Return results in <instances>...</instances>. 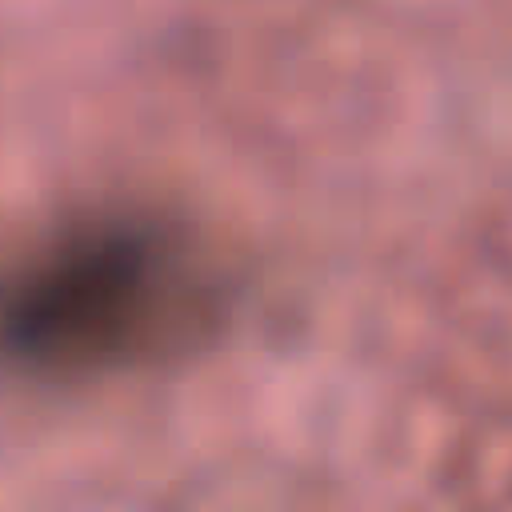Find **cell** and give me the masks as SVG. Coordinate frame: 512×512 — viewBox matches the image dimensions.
Instances as JSON below:
<instances>
[{
    "label": "cell",
    "mask_w": 512,
    "mask_h": 512,
    "mask_svg": "<svg viewBox=\"0 0 512 512\" xmlns=\"http://www.w3.org/2000/svg\"><path fill=\"white\" fill-rule=\"evenodd\" d=\"M176 264L136 228L68 240L0 288V352L36 368H76L124 352L156 328Z\"/></svg>",
    "instance_id": "6da1fadb"
},
{
    "label": "cell",
    "mask_w": 512,
    "mask_h": 512,
    "mask_svg": "<svg viewBox=\"0 0 512 512\" xmlns=\"http://www.w3.org/2000/svg\"><path fill=\"white\" fill-rule=\"evenodd\" d=\"M480 364H496L504 380H512V296H492L480 308Z\"/></svg>",
    "instance_id": "3957f363"
},
{
    "label": "cell",
    "mask_w": 512,
    "mask_h": 512,
    "mask_svg": "<svg viewBox=\"0 0 512 512\" xmlns=\"http://www.w3.org/2000/svg\"><path fill=\"white\" fill-rule=\"evenodd\" d=\"M476 492L496 512H512V424L496 428L484 440L480 468H476Z\"/></svg>",
    "instance_id": "7a4b0ae2"
}]
</instances>
